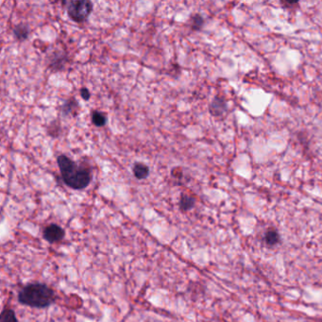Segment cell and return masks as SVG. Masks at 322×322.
<instances>
[{"label":"cell","instance_id":"14","mask_svg":"<svg viewBox=\"0 0 322 322\" xmlns=\"http://www.w3.org/2000/svg\"><path fill=\"white\" fill-rule=\"evenodd\" d=\"M81 96L84 100H89V98L91 97V94H90L87 88H82L81 90Z\"/></svg>","mask_w":322,"mask_h":322},{"label":"cell","instance_id":"13","mask_svg":"<svg viewBox=\"0 0 322 322\" xmlns=\"http://www.w3.org/2000/svg\"><path fill=\"white\" fill-rule=\"evenodd\" d=\"M203 23H204L203 18H202L199 14H196V15L193 17L192 28H193V30H195V31H198V30H200V29L202 28Z\"/></svg>","mask_w":322,"mask_h":322},{"label":"cell","instance_id":"4","mask_svg":"<svg viewBox=\"0 0 322 322\" xmlns=\"http://www.w3.org/2000/svg\"><path fill=\"white\" fill-rule=\"evenodd\" d=\"M43 235H44L45 240L48 243L53 244V243H57V242L63 240L65 235V231L63 228H61L56 224H51L45 229Z\"/></svg>","mask_w":322,"mask_h":322},{"label":"cell","instance_id":"3","mask_svg":"<svg viewBox=\"0 0 322 322\" xmlns=\"http://www.w3.org/2000/svg\"><path fill=\"white\" fill-rule=\"evenodd\" d=\"M92 11L93 3L89 0H73L67 2L68 16L75 22H83Z\"/></svg>","mask_w":322,"mask_h":322},{"label":"cell","instance_id":"7","mask_svg":"<svg viewBox=\"0 0 322 322\" xmlns=\"http://www.w3.org/2000/svg\"><path fill=\"white\" fill-rule=\"evenodd\" d=\"M264 239H265V244L268 247H274L281 242V236H280L278 230H274V229H268L265 231Z\"/></svg>","mask_w":322,"mask_h":322},{"label":"cell","instance_id":"2","mask_svg":"<svg viewBox=\"0 0 322 322\" xmlns=\"http://www.w3.org/2000/svg\"><path fill=\"white\" fill-rule=\"evenodd\" d=\"M56 299L55 292L46 285L33 283L26 286L18 294V301L33 308H46Z\"/></svg>","mask_w":322,"mask_h":322},{"label":"cell","instance_id":"10","mask_svg":"<svg viewBox=\"0 0 322 322\" xmlns=\"http://www.w3.org/2000/svg\"><path fill=\"white\" fill-rule=\"evenodd\" d=\"M92 122L95 126H105L107 123V115L101 112L95 111L92 115Z\"/></svg>","mask_w":322,"mask_h":322},{"label":"cell","instance_id":"6","mask_svg":"<svg viewBox=\"0 0 322 322\" xmlns=\"http://www.w3.org/2000/svg\"><path fill=\"white\" fill-rule=\"evenodd\" d=\"M227 108V105L224 99L220 97H216L210 106V112L213 115H219L223 114Z\"/></svg>","mask_w":322,"mask_h":322},{"label":"cell","instance_id":"9","mask_svg":"<svg viewBox=\"0 0 322 322\" xmlns=\"http://www.w3.org/2000/svg\"><path fill=\"white\" fill-rule=\"evenodd\" d=\"M195 203H196V200L193 196L182 195L181 200H180V208L182 211L187 212L195 206Z\"/></svg>","mask_w":322,"mask_h":322},{"label":"cell","instance_id":"1","mask_svg":"<svg viewBox=\"0 0 322 322\" xmlns=\"http://www.w3.org/2000/svg\"><path fill=\"white\" fill-rule=\"evenodd\" d=\"M58 166L64 184L75 190L86 188L91 183V173L86 168L78 166L65 155H60L57 158Z\"/></svg>","mask_w":322,"mask_h":322},{"label":"cell","instance_id":"5","mask_svg":"<svg viewBox=\"0 0 322 322\" xmlns=\"http://www.w3.org/2000/svg\"><path fill=\"white\" fill-rule=\"evenodd\" d=\"M132 171H133L134 177L137 178L138 180H144V179L148 178L150 175L149 166L143 162H135L133 164Z\"/></svg>","mask_w":322,"mask_h":322},{"label":"cell","instance_id":"12","mask_svg":"<svg viewBox=\"0 0 322 322\" xmlns=\"http://www.w3.org/2000/svg\"><path fill=\"white\" fill-rule=\"evenodd\" d=\"M77 105H78V103L75 102L74 100L67 101L66 103L63 106V113L64 115H69L71 113H74L72 110L75 109V108H77Z\"/></svg>","mask_w":322,"mask_h":322},{"label":"cell","instance_id":"11","mask_svg":"<svg viewBox=\"0 0 322 322\" xmlns=\"http://www.w3.org/2000/svg\"><path fill=\"white\" fill-rule=\"evenodd\" d=\"M1 322H18L15 313L12 309H5L1 313Z\"/></svg>","mask_w":322,"mask_h":322},{"label":"cell","instance_id":"8","mask_svg":"<svg viewBox=\"0 0 322 322\" xmlns=\"http://www.w3.org/2000/svg\"><path fill=\"white\" fill-rule=\"evenodd\" d=\"M13 34L15 36V38L19 41H24L26 40L29 34H30V29L27 25L25 24H19L17 25L14 30H13Z\"/></svg>","mask_w":322,"mask_h":322}]
</instances>
